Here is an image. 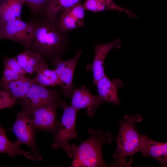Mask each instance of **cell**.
Instances as JSON below:
<instances>
[{
  "mask_svg": "<svg viewBox=\"0 0 167 167\" xmlns=\"http://www.w3.org/2000/svg\"><path fill=\"white\" fill-rule=\"evenodd\" d=\"M58 104L42 105L34 109L30 115L32 123L36 129L55 133L60 124L56 120V110Z\"/></svg>",
  "mask_w": 167,
  "mask_h": 167,
  "instance_id": "9c48e42d",
  "label": "cell"
},
{
  "mask_svg": "<svg viewBox=\"0 0 167 167\" xmlns=\"http://www.w3.org/2000/svg\"><path fill=\"white\" fill-rule=\"evenodd\" d=\"M3 62L4 66L10 68L20 74L25 75V72L14 57L11 58L5 56L3 58Z\"/></svg>",
  "mask_w": 167,
  "mask_h": 167,
  "instance_id": "603a6c76",
  "label": "cell"
},
{
  "mask_svg": "<svg viewBox=\"0 0 167 167\" xmlns=\"http://www.w3.org/2000/svg\"><path fill=\"white\" fill-rule=\"evenodd\" d=\"M83 6L85 9L94 13L111 10L125 12L131 18L138 17L131 11L118 5L112 0H85Z\"/></svg>",
  "mask_w": 167,
  "mask_h": 167,
  "instance_id": "ac0fdd59",
  "label": "cell"
},
{
  "mask_svg": "<svg viewBox=\"0 0 167 167\" xmlns=\"http://www.w3.org/2000/svg\"><path fill=\"white\" fill-rule=\"evenodd\" d=\"M24 0H3L0 7V24L20 19Z\"/></svg>",
  "mask_w": 167,
  "mask_h": 167,
  "instance_id": "e0dca14e",
  "label": "cell"
},
{
  "mask_svg": "<svg viewBox=\"0 0 167 167\" xmlns=\"http://www.w3.org/2000/svg\"><path fill=\"white\" fill-rule=\"evenodd\" d=\"M31 8L34 12L40 11L45 6L50 0H24Z\"/></svg>",
  "mask_w": 167,
  "mask_h": 167,
  "instance_id": "d4e9b609",
  "label": "cell"
},
{
  "mask_svg": "<svg viewBox=\"0 0 167 167\" xmlns=\"http://www.w3.org/2000/svg\"><path fill=\"white\" fill-rule=\"evenodd\" d=\"M85 8L79 2L62 11L58 24L64 32L84 26Z\"/></svg>",
  "mask_w": 167,
  "mask_h": 167,
  "instance_id": "4fadbf2b",
  "label": "cell"
},
{
  "mask_svg": "<svg viewBox=\"0 0 167 167\" xmlns=\"http://www.w3.org/2000/svg\"><path fill=\"white\" fill-rule=\"evenodd\" d=\"M33 79L26 77L11 81L5 82L0 79V89L7 92L14 99H22L34 83Z\"/></svg>",
  "mask_w": 167,
  "mask_h": 167,
  "instance_id": "9a60e30c",
  "label": "cell"
},
{
  "mask_svg": "<svg viewBox=\"0 0 167 167\" xmlns=\"http://www.w3.org/2000/svg\"><path fill=\"white\" fill-rule=\"evenodd\" d=\"M30 115L28 111L22 109L17 114L12 131L21 144L26 145L30 148L34 161H41L42 158L36 147L35 140V130Z\"/></svg>",
  "mask_w": 167,
  "mask_h": 167,
  "instance_id": "277c9868",
  "label": "cell"
},
{
  "mask_svg": "<svg viewBox=\"0 0 167 167\" xmlns=\"http://www.w3.org/2000/svg\"><path fill=\"white\" fill-rule=\"evenodd\" d=\"M10 68L4 66L1 79L5 82H9L16 80L25 77Z\"/></svg>",
  "mask_w": 167,
  "mask_h": 167,
  "instance_id": "cb8c5ba5",
  "label": "cell"
},
{
  "mask_svg": "<svg viewBox=\"0 0 167 167\" xmlns=\"http://www.w3.org/2000/svg\"><path fill=\"white\" fill-rule=\"evenodd\" d=\"M80 0H50L44 8L47 19L56 20L59 13L79 2Z\"/></svg>",
  "mask_w": 167,
  "mask_h": 167,
  "instance_id": "44dd1931",
  "label": "cell"
},
{
  "mask_svg": "<svg viewBox=\"0 0 167 167\" xmlns=\"http://www.w3.org/2000/svg\"><path fill=\"white\" fill-rule=\"evenodd\" d=\"M144 157H150L156 160L161 166L167 165V142H160L150 138L147 135H140L139 151Z\"/></svg>",
  "mask_w": 167,
  "mask_h": 167,
  "instance_id": "7c38bea8",
  "label": "cell"
},
{
  "mask_svg": "<svg viewBox=\"0 0 167 167\" xmlns=\"http://www.w3.org/2000/svg\"><path fill=\"white\" fill-rule=\"evenodd\" d=\"M143 120L139 114L125 116L119 124V131L115 140L116 149L113 156L114 160L110 165L112 167H131L132 162L126 160L139 152L141 135L136 128V123Z\"/></svg>",
  "mask_w": 167,
  "mask_h": 167,
  "instance_id": "7a4b0ae2",
  "label": "cell"
},
{
  "mask_svg": "<svg viewBox=\"0 0 167 167\" xmlns=\"http://www.w3.org/2000/svg\"><path fill=\"white\" fill-rule=\"evenodd\" d=\"M36 75L33 79L35 82L42 86H61V82L55 70L48 68L45 62L39 67L36 71Z\"/></svg>",
  "mask_w": 167,
  "mask_h": 167,
  "instance_id": "ffe728a7",
  "label": "cell"
},
{
  "mask_svg": "<svg viewBox=\"0 0 167 167\" xmlns=\"http://www.w3.org/2000/svg\"><path fill=\"white\" fill-rule=\"evenodd\" d=\"M37 23L25 22L21 19L0 24V40L7 39L30 48Z\"/></svg>",
  "mask_w": 167,
  "mask_h": 167,
  "instance_id": "5b68a950",
  "label": "cell"
},
{
  "mask_svg": "<svg viewBox=\"0 0 167 167\" xmlns=\"http://www.w3.org/2000/svg\"><path fill=\"white\" fill-rule=\"evenodd\" d=\"M21 101L22 109L30 113L35 108L42 105L58 104V97L55 91L34 82Z\"/></svg>",
  "mask_w": 167,
  "mask_h": 167,
  "instance_id": "52a82bcc",
  "label": "cell"
},
{
  "mask_svg": "<svg viewBox=\"0 0 167 167\" xmlns=\"http://www.w3.org/2000/svg\"><path fill=\"white\" fill-rule=\"evenodd\" d=\"M59 105L63 112L59 128L54 135L52 147L55 149L66 146L69 144L70 140L77 137L75 123L78 110L72 106H68L65 101L60 102Z\"/></svg>",
  "mask_w": 167,
  "mask_h": 167,
  "instance_id": "8992f818",
  "label": "cell"
},
{
  "mask_svg": "<svg viewBox=\"0 0 167 167\" xmlns=\"http://www.w3.org/2000/svg\"><path fill=\"white\" fill-rule=\"evenodd\" d=\"M96 85L99 96L103 101L112 103L118 105L120 104L118 92L124 86L120 79L111 80L105 75L100 79Z\"/></svg>",
  "mask_w": 167,
  "mask_h": 167,
  "instance_id": "5bb4252c",
  "label": "cell"
},
{
  "mask_svg": "<svg viewBox=\"0 0 167 167\" xmlns=\"http://www.w3.org/2000/svg\"><path fill=\"white\" fill-rule=\"evenodd\" d=\"M82 51L79 50L75 56L72 58L63 61L56 57L53 58L52 64L61 82L64 96H71L73 90V79L74 72L78 61L79 59Z\"/></svg>",
  "mask_w": 167,
  "mask_h": 167,
  "instance_id": "ba28073f",
  "label": "cell"
},
{
  "mask_svg": "<svg viewBox=\"0 0 167 167\" xmlns=\"http://www.w3.org/2000/svg\"><path fill=\"white\" fill-rule=\"evenodd\" d=\"M21 145L17 140L15 143L9 140L5 131L0 125V153H6L11 157L15 156L17 155H21L27 158L34 161L31 152L21 149L19 147Z\"/></svg>",
  "mask_w": 167,
  "mask_h": 167,
  "instance_id": "d6986e66",
  "label": "cell"
},
{
  "mask_svg": "<svg viewBox=\"0 0 167 167\" xmlns=\"http://www.w3.org/2000/svg\"><path fill=\"white\" fill-rule=\"evenodd\" d=\"M14 58L25 74L29 75L36 73L45 62L41 55L32 49L26 50Z\"/></svg>",
  "mask_w": 167,
  "mask_h": 167,
  "instance_id": "2e32d148",
  "label": "cell"
},
{
  "mask_svg": "<svg viewBox=\"0 0 167 167\" xmlns=\"http://www.w3.org/2000/svg\"><path fill=\"white\" fill-rule=\"evenodd\" d=\"M89 138L77 146L70 144L63 148L68 156L73 159L71 167H105L102 155V146L110 143L112 136L109 131L103 132L92 128L88 129Z\"/></svg>",
  "mask_w": 167,
  "mask_h": 167,
  "instance_id": "6da1fadb",
  "label": "cell"
},
{
  "mask_svg": "<svg viewBox=\"0 0 167 167\" xmlns=\"http://www.w3.org/2000/svg\"><path fill=\"white\" fill-rule=\"evenodd\" d=\"M55 20H47L37 23L34 36L30 48L43 57L56 55L64 43L63 32Z\"/></svg>",
  "mask_w": 167,
  "mask_h": 167,
  "instance_id": "3957f363",
  "label": "cell"
},
{
  "mask_svg": "<svg viewBox=\"0 0 167 167\" xmlns=\"http://www.w3.org/2000/svg\"><path fill=\"white\" fill-rule=\"evenodd\" d=\"M121 46V41L118 38L109 43L96 45L93 61L92 63L88 64L86 66L88 71H92V72L94 84H96L100 79L106 75L104 72V62L109 52L113 48L119 49Z\"/></svg>",
  "mask_w": 167,
  "mask_h": 167,
  "instance_id": "30bf717a",
  "label": "cell"
},
{
  "mask_svg": "<svg viewBox=\"0 0 167 167\" xmlns=\"http://www.w3.org/2000/svg\"><path fill=\"white\" fill-rule=\"evenodd\" d=\"M71 96V106L78 110L86 108V112L90 117L95 114L98 108L103 102L99 96L92 95L83 86L73 89Z\"/></svg>",
  "mask_w": 167,
  "mask_h": 167,
  "instance_id": "8fae6325",
  "label": "cell"
},
{
  "mask_svg": "<svg viewBox=\"0 0 167 167\" xmlns=\"http://www.w3.org/2000/svg\"><path fill=\"white\" fill-rule=\"evenodd\" d=\"M17 103V100L13 98L7 92L0 91V110L11 108Z\"/></svg>",
  "mask_w": 167,
  "mask_h": 167,
  "instance_id": "7402d4cb",
  "label": "cell"
}]
</instances>
